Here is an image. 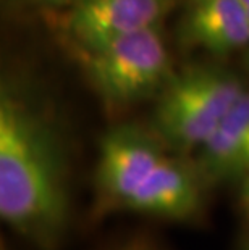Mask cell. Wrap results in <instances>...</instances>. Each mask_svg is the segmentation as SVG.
I'll return each mask as SVG.
<instances>
[{
	"label": "cell",
	"mask_w": 249,
	"mask_h": 250,
	"mask_svg": "<svg viewBox=\"0 0 249 250\" xmlns=\"http://www.w3.org/2000/svg\"><path fill=\"white\" fill-rule=\"evenodd\" d=\"M167 153L157 134L136 125H118L99 144L96 189L105 207L126 208L136 189L157 168Z\"/></svg>",
	"instance_id": "4"
},
{
	"label": "cell",
	"mask_w": 249,
	"mask_h": 250,
	"mask_svg": "<svg viewBox=\"0 0 249 250\" xmlns=\"http://www.w3.org/2000/svg\"><path fill=\"white\" fill-rule=\"evenodd\" d=\"M243 2V7H245L246 13H248V18H249V0H241Z\"/></svg>",
	"instance_id": "11"
},
{
	"label": "cell",
	"mask_w": 249,
	"mask_h": 250,
	"mask_svg": "<svg viewBox=\"0 0 249 250\" xmlns=\"http://www.w3.org/2000/svg\"><path fill=\"white\" fill-rule=\"evenodd\" d=\"M126 208L168 220H189L201 208L199 173L167 155L136 189Z\"/></svg>",
	"instance_id": "6"
},
{
	"label": "cell",
	"mask_w": 249,
	"mask_h": 250,
	"mask_svg": "<svg viewBox=\"0 0 249 250\" xmlns=\"http://www.w3.org/2000/svg\"><path fill=\"white\" fill-rule=\"evenodd\" d=\"M44 2H49V3H55V5H58V3H67V2H71V0H44Z\"/></svg>",
	"instance_id": "10"
},
{
	"label": "cell",
	"mask_w": 249,
	"mask_h": 250,
	"mask_svg": "<svg viewBox=\"0 0 249 250\" xmlns=\"http://www.w3.org/2000/svg\"><path fill=\"white\" fill-rule=\"evenodd\" d=\"M199 176L219 181L241 179L249 173V92L246 90L198 152Z\"/></svg>",
	"instance_id": "8"
},
{
	"label": "cell",
	"mask_w": 249,
	"mask_h": 250,
	"mask_svg": "<svg viewBox=\"0 0 249 250\" xmlns=\"http://www.w3.org/2000/svg\"><path fill=\"white\" fill-rule=\"evenodd\" d=\"M165 0H76L67 17V31L89 50L116 37L156 28Z\"/></svg>",
	"instance_id": "5"
},
{
	"label": "cell",
	"mask_w": 249,
	"mask_h": 250,
	"mask_svg": "<svg viewBox=\"0 0 249 250\" xmlns=\"http://www.w3.org/2000/svg\"><path fill=\"white\" fill-rule=\"evenodd\" d=\"M81 57L94 90L109 107L139 102L173 76L170 55L156 28L81 50Z\"/></svg>",
	"instance_id": "3"
},
{
	"label": "cell",
	"mask_w": 249,
	"mask_h": 250,
	"mask_svg": "<svg viewBox=\"0 0 249 250\" xmlns=\"http://www.w3.org/2000/svg\"><path fill=\"white\" fill-rule=\"evenodd\" d=\"M248 65H249V55H248Z\"/></svg>",
	"instance_id": "13"
},
{
	"label": "cell",
	"mask_w": 249,
	"mask_h": 250,
	"mask_svg": "<svg viewBox=\"0 0 249 250\" xmlns=\"http://www.w3.org/2000/svg\"><path fill=\"white\" fill-rule=\"evenodd\" d=\"M0 215L42 249L57 246L68 220L65 160L55 129L8 89L0 97Z\"/></svg>",
	"instance_id": "1"
},
{
	"label": "cell",
	"mask_w": 249,
	"mask_h": 250,
	"mask_svg": "<svg viewBox=\"0 0 249 250\" xmlns=\"http://www.w3.org/2000/svg\"><path fill=\"white\" fill-rule=\"evenodd\" d=\"M245 250H249V244H248V246L245 247Z\"/></svg>",
	"instance_id": "12"
},
{
	"label": "cell",
	"mask_w": 249,
	"mask_h": 250,
	"mask_svg": "<svg viewBox=\"0 0 249 250\" xmlns=\"http://www.w3.org/2000/svg\"><path fill=\"white\" fill-rule=\"evenodd\" d=\"M240 204L245 215L249 218V173L241 178V188H240Z\"/></svg>",
	"instance_id": "9"
},
{
	"label": "cell",
	"mask_w": 249,
	"mask_h": 250,
	"mask_svg": "<svg viewBox=\"0 0 249 250\" xmlns=\"http://www.w3.org/2000/svg\"><path fill=\"white\" fill-rule=\"evenodd\" d=\"M183 41L215 55L249 45V18L241 0H189L181 23Z\"/></svg>",
	"instance_id": "7"
},
{
	"label": "cell",
	"mask_w": 249,
	"mask_h": 250,
	"mask_svg": "<svg viewBox=\"0 0 249 250\" xmlns=\"http://www.w3.org/2000/svg\"><path fill=\"white\" fill-rule=\"evenodd\" d=\"M245 92L241 79L225 68H186L160 90L154 134L177 152H199Z\"/></svg>",
	"instance_id": "2"
}]
</instances>
